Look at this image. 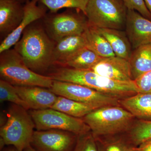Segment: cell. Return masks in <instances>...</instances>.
<instances>
[{"label":"cell","instance_id":"cell-1","mask_svg":"<svg viewBox=\"0 0 151 151\" xmlns=\"http://www.w3.org/2000/svg\"><path fill=\"white\" fill-rule=\"evenodd\" d=\"M46 76L56 81L70 82L87 86L105 95L121 100L139 93L134 81L113 80L91 70H78L65 66H54Z\"/></svg>","mask_w":151,"mask_h":151},{"label":"cell","instance_id":"cell-2","mask_svg":"<svg viewBox=\"0 0 151 151\" xmlns=\"http://www.w3.org/2000/svg\"><path fill=\"white\" fill-rule=\"evenodd\" d=\"M33 23L25 30L14 49L31 70L42 74L53 66L56 42L49 36L44 27Z\"/></svg>","mask_w":151,"mask_h":151},{"label":"cell","instance_id":"cell-3","mask_svg":"<svg viewBox=\"0 0 151 151\" xmlns=\"http://www.w3.org/2000/svg\"><path fill=\"white\" fill-rule=\"evenodd\" d=\"M6 114V122L0 128L1 150L11 145L24 151L31 144L35 129L33 120L27 110L12 103Z\"/></svg>","mask_w":151,"mask_h":151},{"label":"cell","instance_id":"cell-4","mask_svg":"<svg viewBox=\"0 0 151 151\" xmlns=\"http://www.w3.org/2000/svg\"><path fill=\"white\" fill-rule=\"evenodd\" d=\"M135 118L121 106H109L95 109L81 119L97 137L129 132Z\"/></svg>","mask_w":151,"mask_h":151},{"label":"cell","instance_id":"cell-5","mask_svg":"<svg viewBox=\"0 0 151 151\" xmlns=\"http://www.w3.org/2000/svg\"><path fill=\"white\" fill-rule=\"evenodd\" d=\"M0 54L1 79L14 86L51 88L53 80L31 70L14 49H9Z\"/></svg>","mask_w":151,"mask_h":151},{"label":"cell","instance_id":"cell-6","mask_svg":"<svg viewBox=\"0 0 151 151\" xmlns=\"http://www.w3.org/2000/svg\"><path fill=\"white\" fill-rule=\"evenodd\" d=\"M127 10L123 0H89L85 15L90 26L122 30Z\"/></svg>","mask_w":151,"mask_h":151},{"label":"cell","instance_id":"cell-7","mask_svg":"<svg viewBox=\"0 0 151 151\" xmlns=\"http://www.w3.org/2000/svg\"><path fill=\"white\" fill-rule=\"evenodd\" d=\"M49 89L57 96L83 103L95 110L106 106H121L119 99L80 84L53 80Z\"/></svg>","mask_w":151,"mask_h":151},{"label":"cell","instance_id":"cell-8","mask_svg":"<svg viewBox=\"0 0 151 151\" xmlns=\"http://www.w3.org/2000/svg\"><path fill=\"white\" fill-rule=\"evenodd\" d=\"M29 113L37 131L63 130L71 132L77 136L91 131L82 119L72 117L52 108L31 110Z\"/></svg>","mask_w":151,"mask_h":151},{"label":"cell","instance_id":"cell-9","mask_svg":"<svg viewBox=\"0 0 151 151\" xmlns=\"http://www.w3.org/2000/svg\"><path fill=\"white\" fill-rule=\"evenodd\" d=\"M45 20V31L56 42L69 36L82 35L88 26L87 18L70 12L55 14Z\"/></svg>","mask_w":151,"mask_h":151},{"label":"cell","instance_id":"cell-10","mask_svg":"<svg viewBox=\"0 0 151 151\" xmlns=\"http://www.w3.org/2000/svg\"><path fill=\"white\" fill-rule=\"evenodd\" d=\"M77 137L73 133L63 130H36L31 145L38 151H72Z\"/></svg>","mask_w":151,"mask_h":151},{"label":"cell","instance_id":"cell-11","mask_svg":"<svg viewBox=\"0 0 151 151\" xmlns=\"http://www.w3.org/2000/svg\"><path fill=\"white\" fill-rule=\"evenodd\" d=\"M126 33L134 49L151 43V20L134 10H127Z\"/></svg>","mask_w":151,"mask_h":151},{"label":"cell","instance_id":"cell-12","mask_svg":"<svg viewBox=\"0 0 151 151\" xmlns=\"http://www.w3.org/2000/svg\"><path fill=\"white\" fill-rule=\"evenodd\" d=\"M39 0L28 1L24 5V15L21 22L13 32L5 38L0 45V53L11 49L20 39L26 29L38 20L45 17L46 9L37 5Z\"/></svg>","mask_w":151,"mask_h":151},{"label":"cell","instance_id":"cell-13","mask_svg":"<svg viewBox=\"0 0 151 151\" xmlns=\"http://www.w3.org/2000/svg\"><path fill=\"white\" fill-rule=\"evenodd\" d=\"M91 70L107 78L122 81H133L129 60L115 56L103 58Z\"/></svg>","mask_w":151,"mask_h":151},{"label":"cell","instance_id":"cell-14","mask_svg":"<svg viewBox=\"0 0 151 151\" xmlns=\"http://www.w3.org/2000/svg\"><path fill=\"white\" fill-rule=\"evenodd\" d=\"M14 87L19 97L31 110L50 108L58 97L48 88L41 86H14Z\"/></svg>","mask_w":151,"mask_h":151},{"label":"cell","instance_id":"cell-15","mask_svg":"<svg viewBox=\"0 0 151 151\" xmlns=\"http://www.w3.org/2000/svg\"><path fill=\"white\" fill-rule=\"evenodd\" d=\"M24 8L19 0H0L1 37L5 38L19 26L23 18Z\"/></svg>","mask_w":151,"mask_h":151},{"label":"cell","instance_id":"cell-16","mask_svg":"<svg viewBox=\"0 0 151 151\" xmlns=\"http://www.w3.org/2000/svg\"><path fill=\"white\" fill-rule=\"evenodd\" d=\"M119 103L135 118L151 121V93H137L120 100Z\"/></svg>","mask_w":151,"mask_h":151},{"label":"cell","instance_id":"cell-17","mask_svg":"<svg viewBox=\"0 0 151 151\" xmlns=\"http://www.w3.org/2000/svg\"><path fill=\"white\" fill-rule=\"evenodd\" d=\"M86 47L83 35L69 36L56 42L52 55L53 66H59L76 52Z\"/></svg>","mask_w":151,"mask_h":151},{"label":"cell","instance_id":"cell-18","mask_svg":"<svg viewBox=\"0 0 151 151\" xmlns=\"http://www.w3.org/2000/svg\"><path fill=\"white\" fill-rule=\"evenodd\" d=\"M95 28L108 41L116 56L129 60L132 47L126 32L122 30Z\"/></svg>","mask_w":151,"mask_h":151},{"label":"cell","instance_id":"cell-19","mask_svg":"<svg viewBox=\"0 0 151 151\" xmlns=\"http://www.w3.org/2000/svg\"><path fill=\"white\" fill-rule=\"evenodd\" d=\"M133 81L151 70V43L138 47L132 51L129 60Z\"/></svg>","mask_w":151,"mask_h":151},{"label":"cell","instance_id":"cell-20","mask_svg":"<svg viewBox=\"0 0 151 151\" xmlns=\"http://www.w3.org/2000/svg\"><path fill=\"white\" fill-rule=\"evenodd\" d=\"M87 48L103 58L116 56L110 44L95 27L88 24L82 34Z\"/></svg>","mask_w":151,"mask_h":151},{"label":"cell","instance_id":"cell-21","mask_svg":"<svg viewBox=\"0 0 151 151\" xmlns=\"http://www.w3.org/2000/svg\"><path fill=\"white\" fill-rule=\"evenodd\" d=\"M103 58L86 47H84L76 52L59 66L78 70H91Z\"/></svg>","mask_w":151,"mask_h":151},{"label":"cell","instance_id":"cell-22","mask_svg":"<svg viewBox=\"0 0 151 151\" xmlns=\"http://www.w3.org/2000/svg\"><path fill=\"white\" fill-rule=\"evenodd\" d=\"M50 108L81 119L95 110L89 105L60 96Z\"/></svg>","mask_w":151,"mask_h":151},{"label":"cell","instance_id":"cell-23","mask_svg":"<svg viewBox=\"0 0 151 151\" xmlns=\"http://www.w3.org/2000/svg\"><path fill=\"white\" fill-rule=\"evenodd\" d=\"M94 137L98 151H129L133 147L128 137L116 135Z\"/></svg>","mask_w":151,"mask_h":151},{"label":"cell","instance_id":"cell-24","mask_svg":"<svg viewBox=\"0 0 151 151\" xmlns=\"http://www.w3.org/2000/svg\"><path fill=\"white\" fill-rule=\"evenodd\" d=\"M128 132L130 143L133 147H137L151 139V121L138 120Z\"/></svg>","mask_w":151,"mask_h":151},{"label":"cell","instance_id":"cell-25","mask_svg":"<svg viewBox=\"0 0 151 151\" xmlns=\"http://www.w3.org/2000/svg\"><path fill=\"white\" fill-rule=\"evenodd\" d=\"M89 0H39L52 13H55L63 8L75 9L84 15Z\"/></svg>","mask_w":151,"mask_h":151},{"label":"cell","instance_id":"cell-26","mask_svg":"<svg viewBox=\"0 0 151 151\" xmlns=\"http://www.w3.org/2000/svg\"><path fill=\"white\" fill-rule=\"evenodd\" d=\"M9 102L12 104L21 106L28 111L29 108L28 105L17 93L14 86L9 82L1 79L0 80V102Z\"/></svg>","mask_w":151,"mask_h":151},{"label":"cell","instance_id":"cell-27","mask_svg":"<svg viewBox=\"0 0 151 151\" xmlns=\"http://www.w3.org/2000/svg\"><path fill=\"white\" fill-rule=\"evenodd\" d=\"M72 151H98L96 139L91 131L78 136Z\"/></svg>","mask_w":151,"mask_h":151},{"label":"cell","instance_id":"cell-28","mask_svg":"<svg viewBox=\"0 0 151 151\" xmlns=\"http://www.w3.org/2000/svg\"><path fill=\"white\" fill-rule=\"evenodd\" d=\"M128 10H134L143 16L151 20V14L146 6L144 0H123Z\"/></svg>","mask_w":151,"mask_h":151},{"label":"cell","instance_id":"cell-29","mask_svg":"<svg viewBox=\"0 0 151 151\" xmlns=\"http://www.w3.org/2000/svg\"><path fill=\"white\" fill-rule=\"evenodd\" d=\"M134 81L139 93H151V70L141 75Z\"/></svg>","mask_w":151,"mask_h":151},{"label":"cell","instance_id":"cell-30","mask_svg":"<svg viewBox=\"0 0 151 151\" xmlns=\"http://www.w3.org/2000/svg\"><path fill=\"white\" fill-rule=\"evenodd\" d=\"M134 151H151V139L142 143L137 147H132Z\"/></svg>","mask_w":151,"mask_h":151},{"label":"cell","instance_id":"cell-31","mask_svg":"<svg viewBox=\"0 0 151 151\" xmlns=\"http://www.w3.org/2000/svg\"><path fill=\"white\" fill-rule=\"evenodd\" d=\"M146 6L151 14V0H144Z\"/></svg>","mask_w":151,"mask_h":151},{"label":"cell","instance_id":"cell-32","mask_svg":"<svg viewBox=\"0 0 151 151\" xmlns=\"http://www.w3.org/2000/svg\"><path fill=\"white\" fill-rule=\"evenodd\" d=\"M12 146V147L4 149L2 151H19L13 146Z\"/></svg>","mask_w":151,"mask_h":151},{"label":"cell","instance_id":"cell-33","mask_svg":"<svg viewBox=\"0 0 151 151\" xmlns=\"http://www.w3.org/2000/svg\"><path fill=\"white\" fill-rule=\"evenodd\" d=\"M24 151H38L36 150L31 145H29L27 147Z\"/></svg>","mask_w":151,"mask_h":151},{"label":"cell","instance_id":"cell-34","mask_svg":"<svg viewBox=\"0 0 151 151\" xmlns=\"http://www.w3.org/2000/svg\"><path fill=\"white\" fill-rule=\"evenodd\" d=\"M132 148H131V149H130L129 151H134V150H133V148H132Z\"/></svg>","mask_w":151,"mask_h":151}]
</instances>
